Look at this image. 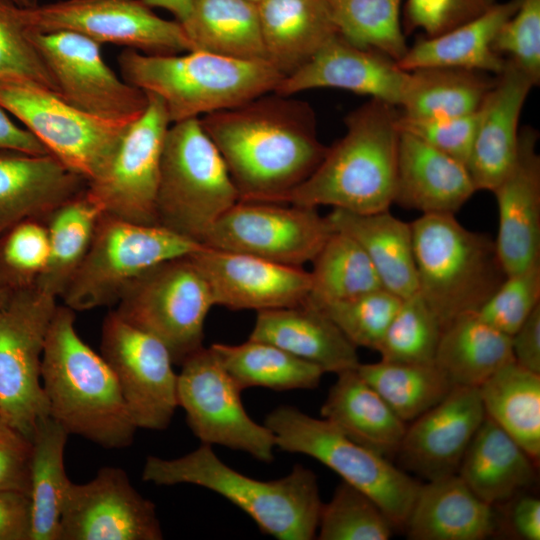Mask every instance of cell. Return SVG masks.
I'll return each instance as SVG.
<instances>
[{
  "mask_svg": "<svg viewBox=\"0 0 540 540\" xmlns=\"http://www.w3.org/2000/svg\"><path fill=\"white\" fill-rule=\"evenodd\" d=\"M538 305L540 261L506 275L475 314L487 325L511 337Z\"/></svg>",
  "mask_w": 540,
  "mask_h": 540,
  "instance_id": "49",
  "label": "cell"
},
{
  "mask_svg": "<svg viewBox=\"0 0 540 540\" xmlns=\"http://www.w3.org/2000/svg\"><path fill=\"white\" fill-rule=\"evenodd\" d=\"M485 416L509 434L538 464L540 458V374L514 360L479 387Z\"/></svg>",
  "mask_w": 540,
  "mask_h": 540,
  "instance_id": "36",
  "label": "cell"
},
{
  "mask_svg": "<svg viewBox=\"0 0 540 540\" xmlns=\"http://www.w3.org/2000/svg\"><path fill=\"white\" fill-rule=\"evenodd\" d=\"M536 464L509 434L485 416L457 474L482 501L496 506L535 482Z\"/></svg>",
  "mask_w": 540,
  "mask_h": 540,
  "instance_id": "30",
  "label": "cell"
},
{
  "mask_svg": "<svg viewBox=\"0 0 540 540\" xmlns=\"http://www.w3.org/2000/svg\"><path fill=\"white\" fill-rule=\"evenodd\" d=\"M67 431L50 416L40 419L32 436L30 465V540H59L60 517L70 480L64 466Z\"/></svg>",
  "mask_w": 540,
  "mask_h": 540,
  "instance_id": "37",
  "label": "cell"
},
{
  "mask_svg": "<svg viewBox=\"0 0 540 540\" xmlns=\"http://www.w3.org/2000/svg\"><path fill=\"white\" fill-rule=\"evenodd\" d=\"M206 278L215 305L231 310H263L304 303L310 272L251 255L202 245L189 255Z\"/></svg>",
  "mask_w": 540,
  "mask_h": 540,
  "instance_id": "20",
  "label": "cell"
},
{
  "mask_svg": "<svg viewBox=\"0 0 540 540\" xmlns=\"http://www.w3.org/2000/svg\"><path fill=\"white\" fill-rule=\"evenodd\" d=\"M249 339L273 344L324 372L339 374L360 364L357 347L322 309L307 301L257 312Z\"/></svg>",
  "mask_w": 540,
  "mask_h": 540,
  "instance_id": "27",
  "label": "cell"
},
{
  "mask_svg": "<svg viewBox=\"0 0 540 540\" xmlns=\"http://www.w3.org/2000/svg\"><path fill=\"white\" fill-rule=\"evenodd\" d=\"M238 201L225 161L200 118L169 126L161 157L157 224L202 244L210 227Z\"/></svg>",
  "mask_w": 540,
  "mask_h": 540,
  "instance_id": "7",
  "label": "cell"
},
{
  "mask_svg": "<svg viewBox=\"0 0 540 540\" xmlns=\"http://www.w3.org/2000/svg\"><path fill=\"white\" fill-rule=\"evenodd\" d=\"M504 58L515 61L540 83V0H522L516 12L501 26L492 45Z\"/></svg>",
  "mask_w": 540,
  "mask_h": 540,
  "instance_id": "50",
  "label": "cell"
},
{
  "mask_svg": "<svg viewBox=\"0 0 540 540\" xmlns=\"http://www.w3.org/2000/svg\"><path fill=\"white\" fill-rule=\"evenodd\" d=\"M202 245L160 225L102 215L60 298L73 311L116 305L140 274L166 260L191 255Z\"/></svg>",
  "mask_w": 540,
  "mask_h": 540,
  "instance_id": "9",
  "label": "cell"
},
{
  "mask_svg": "<svg viewBox=\"0 0 540 540\" xmlns=\"http://www.w3.org/2000/svg\"><path fill=\"white\" fill-rule=\"evenodd\" d=\"M1 236V235H0ZM8 293L7 291L3 290V289H0V306L5 302V300L7 299L8 297Z\"/></svg>",
  "mask_w": 540,
  "mask_h": 540,
  "instance_id": "60",
  "label": "cell"
},
{
  "mask_svg": "<svg viewBox=\"0 0 540 540\" xmlns=\"http://www.w3.org/2000/svg\"><path fill=\"white\" fill-rule=\"evenodd\" d=\"M394 529L370 496L342 481L321 506L316 536L320 540H388Z\"/></svg>",
  "mask_w": 540,
  "mask_h": 540,
  "instance_id": "44",
  "label": "cell"
},
{
  "mask_svg": "<svg viewBox=\"0 0 540 540\" xmlns=\"http://www.w3.org/2000/svg\"><path fill=\"white\" fill-rule=\"evenodd\" d=\"M513 360L510 337L475 313L462 315L443 328L434 357L454 387H479Z\"/></svg>",
  "mask_w": 540,
  "mask_h": 540,
  "instance_id": "35",
  "label": "cell"
},
{
  "mask_svg": "<svg viewBox=\"0 0 540 540\" xmlns=\"http://www.w3.org/2000/svg\"><path fill=\"white\" fill-rule=\"evenodd\" d=\"M514 361L540 374V305L510 337Z\"/></svg>",
  "mask_w": 540,
  "mask_h": 540,
  "instance_id": "56",
  "label": "cell"
},
{
  "mask_svg": "<svg viewBox=\"0 0 540 540\" xmlns=\"http://www.w3.org/2000/svg\"><path fill=\"white\" fill-rule=\"evenodd\" d=\"M30 37L58 88L59 96L95 117L132 122L148 105L145 91L119 78L105 63L101 44L71 31Z\"/></svg>",
  "mask_w": 540,
  "mask_h": 540,
  "instance_id": "17",
  "label": "cell"
},
{
  "mask_svg": "<svg viewBox=\"0 0 540 540\" xmlns=\"http://www.w3.org/2000/svg\"><path fill=\"white\" fill-rule=\"evenodd\" d=\"M410 72L400 106L410 118L432 119L478 111L495 83L491 74L453 67H427Z\"/></svg>",
  "mask_w": 540,
  "mask_h": 540,
  "instance_id": "38",
  "label": "cell"
},
{
  "mask_svg": "<svg viewBox=\"0 0 540 540\" xmlns=\"http://www.w3.org/2000/svg\"><path fill=\"white\" fill-rule=\"evenodd\" d=\"M149 7H160L171 12L183 24L190 16L192 0H141Z\"/></svg>",
  "mask_w": 540,
  "mask_h": 540,
  "instance_id": "58",
  "label": "cell"
},
{
  "mask_svg": "<svg viewBox=\"0 0 540 540\" xmlns=\"http://www.w3.org/2000/svg\"><path fill=\"white\" fill-rule=\"evenodd\" d=\"M280 204L238 201L202 244L293 267L312 262L334 229L317 208Z\"/></svg>",
  "mask_w": 540,
  "mask_h": 540,
  "instance_id": "15",
  "label": "cell"
},
{
  "mask_svg": "<svg viewBox=\"0 0 540 540\" xmlns=\"http://www.w3.org/2000/svg\"><path fill=\"white\" fill-rule=\"evenodd\" d=\"M56 300L32 285L0 306V417L29 439L49 416L41 364Z\"/></svg>",
  "mask_w": 540,
  "mask_h": 540,
  "instance_id": "11",
  "label": "cell"
},
{
  "mask_svg": "<svg viewBox=\"0 0 540 540\" xmlns=\"http://www.w3.org/2000/svg\"><path fill=\"white\" fill-rule=\"evenodd\" d=\"M178 374V405L193 434L208 445H222L270 463L276 447L272 431L245 411L241 390L212 349L202 347L186 358Z\"/></svg>",
  "mask_w": 540,
  "mask_h": 540,
  "instance_id": "14",
  "label": "cell"
},
{
  "mask_svg": "<svg viewBox=\"0 0 540 540\" xmlns=\"http://www.w3.org/2000/svg\"><path fill=\"white\" fill-rule=\"evenodd\" d=\"M507 503L506 521L513 535L523 540L540 539V500L519 493Z\"/></svg>",
  "mask_w": 540,
  "mask_h": 540,
  "instance_id": "55",
  "label": "cell"
},
{
  "mask_svg": "<svg viewBox=\"0 0 540 540\" xmlns=\"http://www.w3.org/2000/svg\"><path fill=\"white\" fill-rule=\"evenodd\" d=\"M102 210L86 194L55 209L46 219L49 237L47 264L35 287L55 298L61 297L90 246Z\"/></svg>",
  "mask_w": 540,
  "mask_h": 540,
  "instance_id": "40",
  "label": "cell"
},
{
  "mask_svg": "<svg viewBox=\"0 0 540 540\" xmlns=\"http://www.w3.org/2000/svg\"><path fill=\"white\" fill-rule=\"evenodd\" d=\"M127 83L158 96L171 123L230 109L272 93L284 76L264 60L204 51L150 55L126 48L118 56Z\"/></svg>",
  "mask_w": 540,
  "mask_h": 540,
  "instance_id": "5",
  "label": "cell"
},
{
  "mask_svg": "<svg viewBox=\"0 0 540 540\" xmlns=\"http://www.w3.org/2000/svg\"><path fill=\"white\" fill-rule=\"evenodd\" d=\"M181 25L191 43V51L267 61L255 2L192 0L190 16Z\"/></svg>",
  "mask_w": 540,
  "mask_h": 540,
  "instance_id": "34",
  "label": "cell"
},
{
  "mask_svg": "<svg viewBox=\"0 0 540 540\" xmlns=\"http://www.w3.org/2000/svg\"><path fill=\"white\" fill-rule=\"evenodd\" d=\"M484 418L478 387L455 386L443 400L407 424L396 453L403 470L427 481L457 474Z\"/></svg>",
  "mask_w": 540,
  "mask_h": 540,
  "instance_id": "21",
  "label": "cell"
},
{
  "mask_svg": "<svg viewBox=\"0 0 540 540\" xmlns=\"http://www.w3.org/2000/svg\"><path fill=\"white\" fill-rule=\"evenodd\" d=\"M400 108L370 100L344 119L346 133L283 203L331 206L353 213L389 210L394 203Z\"/></svg>",
  "mask_w": 540,
  "mask_h": 540,
  "instance_id": "3",
  "label": "cell"
},
{
  "mask_svg": "<svg viewBox=\"0 0 540 540\" xmlns=\"http://www.w3.org/2000/svg\"><path fill=\"white\" fill-rule=\"evenodd\" d=\"M332 228L352 237L374 266L384 289L403 299L417 292L411 224L389 210L359 214L333 209Z\"/></svg>",
  "mask_w": 540,
  "mask_h": 540,
  "instance_id": "33",
  "label": "cell"
},
{
  "mask_svg": "<svg viewBox=\"0 0 540 540\" xmlns=\"http://www.w3.org/2000/svg\"><path fill=\"white\" fill-rule=\"evenodd\" d=\"M49 256L47 226L25 220L0 236V289L7 292L35 284Z\"/></svg>",
  "mask_w": 540,
  "mask_h": 540,
  "instance_id": "48",
  "label": "cell"
},
{
  "mask_svg": "<svg viewBox=\"0 0 540 540\" xmlns=\"http://www.w3.org/2000/svg\"><path fill=\"white\" fill-rule=\"evenodd\" d=\"M476 191L464 163L400 130L394 203L422 214H455Z\"/></svg>",
  "mask_w": 540,
  "mask_h": 540,
  "instance_id": "26",
  "label": "cell"
},
{
  "mask_svg": "<svg viewBox=\"0 0 540 540\" xmlns=\"http://www.w3.org/2000/svg\"><path fill=\"white\" fill-rule=\"evenodd\" d=\"M214 305L206 278L188 255L140 274L124 290L115 312L159 339L181 365L203 347L205 320Z\"/></svg>",
  "mask_w": 540,
  "mask_h": 540,
  "instance_id": "10",
  "label": "cell"
},
{
  "mask_svg": "<svg viewBox=\"0 0 540 540\" xmlns=\"http://www.w3.org/2000/svg\"><path fill=\"white\" fill-rule=\"evenodd\" d=\"M0 107L87 182L110 160L128 125L85 113L30 81L0 78Z\"/></svg>",
  "mask_w": 540,
  "mask_h": 540,
  "instance_id": "12",
  "label": "cell"
},
{
  "mask_svg": "<svg viewBox=\"0 0 540 540\" xmlns=\"http://www.w3.org/2000/svg\"><path fill=\"white\" fill-rule=\"evenodd\" d=\"M410 72L397 61L369 48L331 38L305 65L284 77L275 93L292 96L314 88H337L378 99L400 108Z\"/></svg>",
  "mask_w": 540,
  "mask_h": 540,
  "instance_id": "22",
  "label": "cell"
},
{
  "mask_svg": "<svg viewBox=\"0 0 540 540\" xmlns=\"http://www.w3.org/2000/svg\"><path fill=\"white\" fill-rule=\"evenodd\" d=\"M2 150L29 154L49 153L35 136L13 122L8 113L0 107V151Z\"/></svg>",
  "mask_w": 540,
  "mask_h": 540,
  "instance_id": "57",
  "label": "cell"
},
{
  "mask_svg": "<svg viewBox=\"0 0 540 540\" xmlns=\"http://www.w3.org/2000/svg\"><path fill=\"white\" fill-rule=\"evenodd\" d=\"M32 441L0 417V490L29 494Z\"/></svg>",
  "mask_w": 540,
  "mask_h": 540,
  "instance_id": "53",
  "label": "cell"
},
{
  "mask_svg": "<svg viewBox=\"0 0 540 540\" xmlns=\"http://www.w3.org/2000/svg\"><path fill=\"white\" fill-rule=\"evenodd\" d=\"M401 300L388 290L379 288L318 308L325 312L354 346L377 351Z\"/></svg>",
  "mask_w": 540,
  "mask_h": 540,
  "instance_id": "47",
  "label": "cell"
},
{
  "mask_svg": "<svg viewBox=\"0 0 540 540\" xmlns=\"http://www.w3.org/2000/svg\"><path fill=\"white\" fill-rule=\"evenodd\" d=\"M479 110L449 118L419 119L404 116L401 111L399 130L421 139L437 150L467 164L473 145Z\"/></svg>",
  "mask_w": 540,
  "mask_h": 540,
  "instance_id": "52",
  "label": "cell"
},
{
  "mask_svg": "<svg viewBox=\"0 0 540 540\" xmlns=\"http://www.w3.org/2000/svg\"><path fill=\"white\" fill-rule=\"evenodd\" d=\"M320 413L348 438L388 459L407 426L356 369L337 374Z\"/></svg>",
  "mask_w": 540,
  "mask_h": 540,
  "instance_id": "32",
  "label": "cell"
},
{
  "mask_svg": "<svg viewBox=\"0 0 540 540\" xmlns=\"http://www.w3.org/2000/svg\"><path fill=\"white\" fill-rule=\"evenodd\" d=\"M522 0L499 2L481 17L433 37L420 36L397 62L405 71L427 67L501 72L505 58L492 45L501 26L516 12Z\"/></svg>",
  "mask_w": 540,
  "mask_h": 540,
  "instance_id": "31",
  "label": "cell"
},
{
  "mask_svg": "<svg viewBox=\"0 0 540 540\" xmlns=\"http://www.w3.org/2000/svg\"><path fill=\"white\" fill-rule=\"evenodd\" d=\"M403 529L412 540H483L499 522L494 506L452 474L420 485Z\"/></svg>",
  "mask_w": 540,
  "mask_h": 540,
  "instance_id": "28",
  "label": "cell"
},
{
  "mask_svg": "<svg viewBox=\"0 0 540 540\" xmlns=\"http://www.w3.org/2000/svg\"><path fill=\"white\" fill-rule=\"evenodd\" d=\"M49 416L67 433L106 449L133 443L135 425L111 368L75 328V311L57 305L41 364Z\"/></svg>",
  "mask_w": 540,
  "mask_h": 540,
  "instance_id": "2",
  "label": "cell"
},
{
  "mask_svg": "<svg viewBox=\"0 0 540 540\" xmlns=\"http://www.w3.org/2000/svg\"><path fill=\"white\" fill-rule=\"evenodd\" d=\"M30 32L26 7L0 0V78L30 81L59 95Z\"/></svg>",
  "mask_w": 540,
  "mask_h": 540,
  "instance_id": "46",
  "label": "cell"
},
{
  "mask_svg": "<svg viewBox=\"0 0 540 540\" xmlns=\"http://www.w3.org/2000/svg\"><path fill=\"white\" fill-rule=\"evenodd\" d=\"M16 4L23 7H31L37 5V0H13Z\"/></svg>",
  "mask_w": 540,
  "mask_h": 540,
  "instance_id": "59",
  "label": "cell"
},
{
  "mask_svg": "<svg viewBox=\"0 0 540 540\" xmlns=\"http://www.w3.org/2000/svg\"><path fill=\"white\" fill-rule=\"evenodd\" d=\"M498 0H404L402 25L405 34L421 31L433 37L475 20Z\"/></svg>",
  "mask_w": 540,
  "mask_h": 540,
  "instance_id": "51",
  "label": "cell"
},
{
  "mask_svg": "<svg viewBox=\"0 0 540 540\" xmlns=\"http://www.w3.org/2000/svg\"><path fill=\"white\" fill-rule=\"evenodd\" d=\"M442 325L417 292L403 298L377 348L381 360L432 363Z\"/></svg>",
  "mask_w": 540,
  "mask_h": 540,
  "instance_id": "45",
  "label": "cell"
},
{
  "mask_svg": "<svg viewBox=\"0 0 540 540\" xmlns=\"http://www.w3.org/2000/svg\"><path fill=\"white\" fill-rule=\"evenodd\" d=\"M338 34L351 44L395 61L409 45L402 25L404 0H326Z\"/></svg>",
  "mask_w": 540,
  "mask_h": 540,
  "instance_id": "43",
  "label": "cell"
},
{
  "mask_svg": "<svg viewBox=\"0 0 540 540\" xmlns=\"http://www.w3.org/2000/svg\"><path fill=\"white\" fill-rule=\"evenodd\" d=\"M210 348L241 391L250 387L274 391L314 389L325 373L317 365L263 341L214 343Z\"/></svg>",
  "mask_w": 540,
  "mask_h": 540,
  "instance_id": "39",
  "label": "cell"
},
{
  "mask_svg": "<svg viewBox=\"0 0 540 540\" xmlns=\"http://www.w3.org/2000/svg\"><path fill=\"white\" fill-rule=\"evenodd\" d=\"M356 370L405 423L435 406L454 388L434 362L380 360L360 363Z\"/></svg>",
  "mask_w": 540,
  "mask_h": 540,
  "instance_id": "41",
  "label": "cell"
},
{
  "mask_svg": "<svg viewBox=\"0 0 540 540\" xmlns=\"http://www.w3.org/2000/svg\"><path fill=\"white\" fill-rule=\"evenodd\" d=\"M410 224L417 291L442 328L477 312L506 277L494 240L454 214H422Z\"/></svg>",
  "mask_w": 540,
  "mask_h": 540,
  "instance_id": "6",
  "label": "cell"
},
{
  "mask_svg": "<svg viewBox=\"0 0 540 540\" xmlns=\"http://www.w3.org/2000/svg\"><path fill=\"white\" fill-rule=\"evenodd\" d=\"M100 349L137 428L166 429L179 406L178 374L167 347L111 311L102 325Z\"/></svg>",
  "mask_w": 540,
  "mask_h": 540,
  "instance_id": "18",
  "label": "cell"
},
{
  "mask_svg": "<svg viewBox=\"0 0 540 540\" xmlns=\"http://www.w3.org/2000/svg\"><path fill=\"white\" fill-rule=\"evenodd\" d=\"M155 504L118 467L101 468L83 484L70 482L65 494L59 540H160Z\"/></svg>",
  "mask_w": 540,
  "mask_h": 540,
  "instance_id": "19",
  "label": "cell"
},
{
  "mask_svg": "<svg viewBox=\"0 0 540 540\" xmlns=\"http://www.w3.org/2000/svg\"><path fill=\"white\" fill-rule=\"evenodd\" d=\"M307 302L320 307L383 288L367 254L349 235L334 230L312 261Z\"/></svg>",
  "mask_w": 540,
  "mask_h": 540,
  "instance_id": "42",
  "label": "cell"
},
{
  "mask_svg": "<svg viewBox=\"0 0 540 540\" xmlns=\"http://www.w3.org/2000/svg\"><path fill=\"white\" fill-rule=\"evenodd\" d=\"M250 1L257 3V2H259L260 0H250Z\"/></svg>",
  "mask_w": 540,
  "mask_h": 540,
  "instance_id": "61",
  "label": "cell"
},
{
  "mask_svg": "<svg viewBox=\"0 0 540 540\" xmlns=\"http://www.w3.org/2000/svg\"><path fill=\"white\" fill-rule=\"evenodd\" d=\"M539 133L531 126L520 129L516 159L493 189L498 208V233L494 240L506 275L540 261V155Z\"/></svg>",
  "mask_w": 540,
  "mask_h": 540,
  "instance_id": "23",
  "label": "cell"
},
{
  "mask_svg": "<svg viewBox=\"0 0 540 540\" xmlns=\"http://www.w3.org/2000/svg\"><path fill=\"white\" fill-rule=\"evenodd\" d=\"M31 526L29 494L0 490V540H30Z\"/></svg>",
  "mask_w": 540,
  "mask_h": 540,
  "instance_id": "54",
  "label": "cell"
},
{
  "mask_svg": "<svg viewBox=\"0 0 540 540\" xmlns=\"http://www.w3.org/2000/svg\"><path fill=\"white\" fill-rule=\"evenodd\" d=\"M533 87L535 84L526 72L515 61L505 58L479 109L466 164L477 191L492 192L512 167L519 145L520 115Z\"/></svg>",
  "mask_w": 540,
  "mask_h": 540,
  "instance_id": "24",
  "label": "cell"
},
{
  "mask_svg": "<svg viewBox=\"0 0 540 540\" xmlns=\"http://www.w3.org/2000/svg\"><path fill=\"white\" fill-rule=\"evenodd\" d=\"M32 31H71L99 44L126 46L150 55L192 50L177 20H166L141 0H62L26 7Z\"/></svg>",
  "mask_w": 540,
  "mask_h": 540,
  "instance_id": "16",
  "label": "cell"
},
{
  "mask_svg": "<svg viewBox=\"0 0 540 540\" xmlns=\"http://www.w3.org/2000/svg\"><path fill=\"white\" fill-rule=\"evenodd\" d=\"M146 93V109L128 125L110 160L101 173L87 183L85 192L103 215L158 225L156 199L161 157L171 122L162 100Z\"/></svg>",
  "mask_w": 540,
  "mask_h": 540,
  "instance_id": "13",
  "label": "cell"
},
{
  "mask_svg": "<svg viewBox=\"0 0 540 540\" xmlns=\"http://www.w3.org/2000/svg\"><path fill=\"white\" fill-rule=\"evenodd\" d=\"M267 61L284 77L338 34L326 0L257 2Z\"/></svg>",
  "mask_w": 540,
  "mask_h": 540,
  "instance_id": "29",
  "label": "cell"
},
{
  "mask_svg": "<svg viewBox=\"0 0 540 540\" xmlns=\"http://www.w3.org/2000/svg\"><path fill=\"white\" fill-rule=\"evenodd\" d=\"M87 183L50 153L0 151V235L25 220L45 222Z\"/></svg>",
  "mask_w": 540,
  "mask_h": 540,
  "instance_id": "25",
  "label": "cell"
},
{
  "mask_svg": "<svg viewBox=\"0 0 540 540\" xmlns=\"http://www.w3.org/2000/svg\"><path fill=\"white\" fill-rule=\"evenodd\" d=\"M200 122L225 161L239 201L283 203L327 151L312 107L275 92L203 115Z\"/></svg>",
  "mask_w": 540,
  "mask_h": 540,
  "instance_id": "1",
  "label": "cell"
},
{
  "mask_svg": "<svg viewBox=\"0 0 540 540\" xmlns=\"http://www.w3.org/2000/svg\"><path fill=\"white\" fill-rule=\"evenodd\" d=\"M264 424L272 431L276 447L318 460L370 496L394 528H404L421 485L405 470L351 440L327 420L293 406H278Z\"/></svg>",
  "mask_w": 540,
  "mask_h": 540,
  "instance_id": "8",
  "label": "cell"
},
{
  "mask_svg": "<svg viewBox=\"0 0 540 540\" xmlns=\"http://www.w3.org/2000/svg\"><path fill=\"white\" fill-rule=\"evenodd\" d=\"M142 479L156 485L193 484L209 489L247 513L267 535L311 540L317 535L322 501L316 475L295 464L285 477L258 480L222 462L211 445L174 459L148 456Z\"/></svg>",
  "mask_w": 540,
  "mask_h": 540,
  "instance_id": "4",
  "label": "cell"
}]
</instances>
